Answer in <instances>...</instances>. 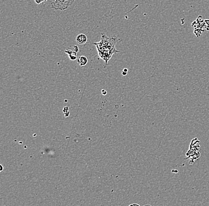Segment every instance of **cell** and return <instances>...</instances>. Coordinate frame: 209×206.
Listing matches in <instances>:
<instances>
[{
    "label": "cell",
    "instance_id": "obj_1",
    "mask_svg": "<svg viewBox=\"0 0 209 206\" xmlns=\"http://www.w3.org/2000/svg\"><path fill=\"white\" fill-rule=\"evenodd\" d=\"M118 42V39L116 36L108 37L106 34H102L101 41L93 44L97 48L99 57L104 61L106 65H108L109 60L113 54L119 52L115 48Z\"/></svg>",
    "mask_w": 209,
    "mask_h": 206
},
{
    "label": "cell",
    "instance_id": "obj_11",
    "mask_svg": "<svg viewBox=\"0 0 209 206\" xmlns=\"http://www.w3.org/2000/svg\"><path fill=\"white\" fill-rule=\"evenodd\" d=\"M124 71H126V72H128V69H123Z\"/></svg>",
    "mask_w": 209,
    "mask_h": 206
},
{
    "label": "cell",
    "instance_id": "obj_3",
    "mask_svg": "<svg viewBox=\"0 0 209 206\" xmlns=\"http://www.w3.org/2000/svg\"><path fill=\"white\" fill-rule=\"evenodd\" d=\"M77 61L80 66H85L88 62V59L85 56H81L77 59Z\"/></svg>",
    "mask_w": 209,
    "mask_h": 206
},
{
    "label": "cell",
    "instance_id": "obj_5",
    "mask_svg": "<svg viewBox=\"0 0 209 206\" xmlns=\"http://www.w3.org/2000/svg\"><path fill=\"white\" fill-rule=\"evenodd\" d=\"M35 2L37 4H41L43 3H45L47 1V0H35Z\"/></svg>",
    "mask_w": 209,
    "mask_h": 206
},
{
    "label": "cell",
    "instance_id": "obj_10",
    "mask_svg": "<svg viewBox=\"0 0 209 206\" xmlns=\"http://www.w3.org/2000/svg\"><path fill=\"white\" fill-rule=\"evenodd\" d=\"M139 206V204H131L130 205V206Z\"/></svg>",
    "mask_w": 209,
    "mask_h": 206
},
{
    "label": "cell",
    "instance_id": "obj_9",
    "mask_svg": "<svg viewBox=\"0 0 209 206\" xmlns=\"http://www.w3.org/2000/svg\"><path fill=\"white\" fill-rule=\"evenodd\" d=\"M0 167H1V169H0V171L1 172V171H2V170H3V166H2L1 165H0Z\"/></svg>",
    "mask_w": 209,
    "mask_h": 206
},
{
    "label": "cell",
    "instance_id": "obj_6",
    "mask_svg": "<svg viewBox=\"0 0 209 206\" xmlns=\"http://www.w3.org/2000/svg\"><path fill=\"white\" fill-rule=\"evenodd\" d=\"M73 48H74V51L77 53V52H79V47L77 46H76V45H74V46H73Z\"/></svg>",
    "mask_w": 209,
    "mask_h": 206
},
{
    "label": "cell",
    "instance_id": "obj_8",
    "mask_svg": "<svg viewBox=\"0 0 209 206\" xmlns=\"http://www.w3.org/2000/svg\"><path fill=\"white\" fill-rule=\"evenodd\" d=\"M102 94H104V95H106L107 94V92L104 90H102Z\"/></svg>",
    "mask_w": 209,
    "mask_h": 206
},
{
    "label": "cell",
    "instance_id": "obj_7",
    "mask_svg": "<svg viewBox=\"0 0 209 206\" xmlns=\"http://www.w3.org/2000/svg\"><path fill=\"white\" fill-rule=\"evenodd\" d=\"M122 74L123 76H126V75L127 74V72H126V71H122Z\"/></svg>",
    "mask_w": 209,
    "mask_h": 206
},
{
    "label": "cell",
    "instance_id": "obj_2",
    "mask_svg": "<svg viewBox=\"0 0 209 206\" xmlns=\"http://www.w3.org/2000/svg\"><path fill=\"white\" fill-rule=\"evenodd\" d=\"M76 40L79 45H84L87 42V37L86 34H79L77 36Z\"/></svg>",
    "mask_w": 209,
    "mask_h": 206
},
{
    "label": "cell",
    "instance_id": "obj_4",
    "mask_svg": "<svg viewBox=\"0 0 209 206\" xmlns=\"http://www.w3.org/2000/svg\"><path fill=\"white\" fill-rule=\"evenodd\" d=\"M69 58H70V59L71 61H75L77 59V52H75L74 51H73V52L69 55Z\"/></svg>",
    "mask_w": 209,
    "mask_h": 206
}]
</instances>
